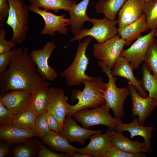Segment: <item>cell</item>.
Instances as JSON below:
<instances>
[{
	"instance_id": "obj_24",
	"label": "cell",
	"mask_w": 157,
	"mask_h": 157,
	"mask_svg": "<svg viewBox=\"0 0 157 157\" xmlns=\"http://www.w3.org/2000/svg\"><path fill=\"white\" fill-rule=\"evenodd\" d=\"M112 145L124 151L133 154L141 152L144 146L143 142L138 139L134 141L130 140L122 133L116 132L113 129H110Z\"/></svg>"
},
{
	"instance_id": "obj_11",
	"label": "cell",
	"mask_w": 157,
	"mask_h": 157,
	"mask_svg": "<svg viewBox=\"0 0 157 157\" xmlns=\"http://www.w3.org/2000/svg\"><path fill=\"white\" fill-rule=\"evenodd\" d=\"M29 9L30 11L40 15L44 20V26L40 33L41 34L53 36L55 35L56 32H58L60 34L67 33V26L69 25L70 20L69 19L65 18V14L56 15L31 5L29 7Z\"/></svg>"
},
{
	"instance_id": "obj_27",
	"label": "cell",
	"mask_w": 157,
	"mask_h": 157,
	"mask_svg": "<svg viewBox=\"0 0 157 157\" xmlns=\"http://www.w3.org/2000/svg\"><path fill=\"white\" fill-rule=\"evenodd\" d=\"M28 2L34 7L42 8L47 11L51 10L57 13L60 10L69 12L76 1L73 0H28Z\"/></svg>"
},
{
	"instance_id": "obj_18",
	"label": "cell",
	"mask_w": 157,
	"mask_h": 157,
	"mask_svg": "<svg viewBox=\"0 0 157 157\" xmlns=\"http://www.w3.org/2000/svg\"><path fill=\"white\" fill-rule=\"evenodd\" d=\"M144 3L142 0H127L119 12V27L131 24L144 14Z\"/></svg>"
},
{
	"instance_id": "obj_13",
	"label": "cell",
	"mask_w": 157,
	"mask_h": 157,
	"mask_svg": "<svg viewBox=\"0 0 157 157\" xmlns=\"http://www.w3.org/2000/svg\"><path fill=\"white\" fill-rule=\"evenodd\" d=\"M49 99L47 111L53 114L58 119L62 128L65 117L71 110L72 105L67 102L68 98L64 90L59 87L51 86L48 88Z\"/></svg>"
},
{
	"instance_id": "obj_36",
	"label": "cell",
	"mask_w": 157,
	"mask_h": 157,
	"mask_svg": "<svg viewBox=\"0 0 157 157\" xmlns=\"http://www.w3.org/2000/svg\"><path fill=\"white\" fill-rule=\"evenodd\" d=\"M6 33L4 27L0 29V54L9 51L12 48L17 46V44L11 39L7 40L5 39Z\"/></svg>"
},
{
	"instance_id": "obj_32",
	"label": "cell",
	"mask_w": 157,
	"mask_h": 157,
	"mask_svg": "<svg viewBox=\"0 0 157 157\" xmlns=\"http://www.w3.org/2000/svg\"><path fill=\"white\" fill-rule=\"evenodd\" d=\"M34 132L37 136L41 138L54 132L51 131L49 129L45 114L37 117L35 123Z\"/></svg>"
},
{
	"instance_id": "obj_35",
	"label": "cell",
	"mask_w": 157,
	"mask_h": 157,
	"mask_svg": "<svg viewBox=\"0 0 157 157\" xmlns=\"http://www.w3.org/2000/svg\"><path fill=\"white\" fill-rule=\"evenodd\" d=\"M143 152L133 154L119 149L112 145L106 155V157H146Z\"/></svg>"
},
{
	"instance_id": "obj_37",
	"label": "cell",
	"mask_w": 157,
	"mask_h": 157,
	"mask_svg": "<svg viewBox=\"0 0 157 157\" xmlns=\"http://www.w3.org/2000/svg\"><path fill=\"white\" fill-rule=\"evenodd\" d=\"M38 152L39 157H70V155L67 154H59L56 153L52 150L47 148L42 143L38 142Z\"/></svg>"
},
{
	"instance_id": "obj_40",
	"label": "cell",
	"mask_w": 157,
	"mask_h": 157,
	"mask_svg": "<svg viewBox=\"0 0 157 157\" xmlns=\"http://www.w3.org/2000/svg\"><path fill=\"white\" fill-rule=\"evenodd\" d=\"M10 6L8 0H0V23H3L8 17Z\"/></svg>"
},
{
	"instance_id": "obj_30",
	"label": "cell",
	"mask_w": 157,
	"mask_h": 157,
	"mask_svg": "<svg viewBox=\"0 0 157 157\" xmlns=\"http://www.w3.org/2000/svg\"><path fill=\"white\" fill-rule=\"evenodd\" d=\"M144 62L148 69L157 77V38H155L149 45Z\"/></svg>"
},
{
	"instance_id": "obj_21",
	"label": "cell",
	"mask_w": 157,
	"mask_h": 157,
	"mask_svg": "<svg viewBox=\"0 0 157 157\" xmlns=\"http://www.w3.org/2000/svg\"><path fill=\"white\" fill-rule=\"evenodd\" d=\"M90 0H83L79 3H74L69 13L70 15L69 25L72 33L75 34L83 28L84 24L90 20L86 14L87 7Z\"/></svg>"
},
{
	"instance_id": "obj_16",
	"label": "cell",
	"mask_w": 157,
	"mask_h": 157,
	"mask_svg": "<svg viewBox=\"0 0 157 157\" xmlns=\"http://www.w3.org/2000/svg\"><path fill=\"white\" fill-rule=\"evenodd\" d=\"M32 92L26 90L10 91L0 97V101L14 115L29 108Z\"/></svg>"
},
{
	"instance_id": "obj_41",
	"label": "cell",
	"mask_w": 157,
	"mask_h": 157,
	"mask_svg": "<svg viewBox=\"0 0 157 157\" xmlns=\"http://www.w3.org/2000/svg\"><path fill=\"white\" fill-rule=\"evenodd\" d=\"M9 145L8 143H3L0 145V157L6 156L9 151Z\"/></svg>"
},
{
	"instance_id": "obj_19",
	"label": "cell",
	"mask_w": 157,
	"mask_h": 157,
	"mask_svg": "<svg viewBox=\"0 0 157 157\" xmlns=\"http://www.w3.org/2000/svg\"><path fill=\"white\" fill-rule=\"evenodd\" d=\"M113 69L111 74L113 76L125 78L137 88L140 95L144 97L148 96L141 86L140 80L134 76L132 67L126 58L120 56L117 60Z\"/></svg>"
},
{
	"instance_id": "obj_42",
	"label": "cell",
	"mask_w": 157,
	"mask_h": 157,
	"mask_svg": "<svg viewBox=\"0 0 157 157\" xmlns=\"http://www.w3.org/2000/svg\"><path fill=\"white\" fill-rule=\"evenodd\" d=\"M70 157H92V156L88 154L75 153L70 155Z\"/></svg>"
},
{
	"instance_id": "obj_14",
	"label": "cell",
	"mask_w": 157,
	"mask_h": 157,
	"mask_svg": "<svg viewBox=\"0 0 157 157\" xmlns=\"http://www.w3.org/2000/svg\"><path fill=\"white\" fill-rule=\"evenodd\" d=\"M154 129L153 126H144L141 125L135 117H133L130 123L125 124L120 121L114 129L116 132L122 133L128 131L130 134V138H133L136 136L142 137L144 139V146L142 148L141 152L150 154L152 153L151 143L152 133Z\"/></svg>"
},
{
	"instance_id": "obj_17",
	"label": "cell",
	"mask_w": 157,
	"mask_h": 157,
	"mask_svg": "<svg viewBox=\"0 0 157 157\" xmlns=\"http://www.w3.org/2000/svg\"><path fill=\"white\" fill-rule=\"evenodd\" d=\"M100 130H92L78 125L71 116H66L63 124L60 133L70 143L77 142L84 145L89 137Z\"/></svg>"
},
{
	"instance_id": "obj_38",
	"label": "cell",
	"mask_w": 157,
	"mask_h": 157,
	"mask_svg": "<svg viewBox=\"0 0 157 157\" xmlns=\"http://www.w3.org/2000/svg\"><path fill=\"white\" fill-rule=\"evenodd\" d=\"M47 122L50 129L53 131L61 133L62 128L58 119L51 113L47 111L45 114Z\"/></svg>"
},
{
	"instance_id": "obj_22",
	"label": "cell",
	"mask_w": 157,
	"mask_h": 157,
	"mask_svg": "<svg viewBox=\"0 0 157 157\" xmlns=\"http://www.w3.org/2000/svg\"><path fill=\"white\" fill-rule=\"evenodd\" d=\"M34 136H37L34 131L13 125L0 127V139L10 143H22Z\"/></svg>"
},
{
	"instance_id": "obj_2",
	"label": "cell",
	"mask_w": 157,
	"mask_h": 157,
	"mask_svg": "<svg viewBox=\"0 0 157 157\" xmlns=\"http://www.w3.org/2000/svg\"><path fill=\"white\" fill-rule=\"evenodd\" d=\"M83 84L85 87L82 91L77 89L72 91V100L77 99L78 102L72 105L71 111L67 116H72L83 109L98 107L105 103L104 94L106 83L101 76H92L90 80H84Z\"/></svg>"
},
{
	"instance_id": "obj_34",
	"label": "cell",
	"mask_w": 157,
	"mask_h": 157,
	"mask_svg": "<svg viewBox=\"0 0 157 157\" xmlns=\"http://www.w3.org/2000/svg\"><path fill=\"white\" fill-rule=\"evenodd\" d=\"M14 115L0 101V127L13 125Z\"/></svg>"
},
{
	"instance_id": "obj_29",
	"label": "cell",
	"mask_w": 157,
	"mask_h": 157,
	"mask_svg": "<svg viewBox=\"0 0 157 157\" xmlns=\"http://www.w3.org/2000/svg\"><path fill=\"white\" fill-rule=\"evenodd\" d=\"M143 76L140 80L141 86L149 93L148 97L157 101V77L149 71L144 63L142 66Z\"/></svg>"
},
{
	"instance_id": "obj_39",
	"label": "cell",
	"mask_w": 157,
	"mask_h": 157,
	"mask_svg": "<svg viewBox=\"0 0 157 157\" xmlns=\"http://www.w3.org/2000/svg\"><path fill=\"white\" fill-rule=\"evenodd\" d=\"M15 49L0 54V74L4 72L10 64Z\"/></svg>"
},
{
	"instance_id": "obj_3",
	"label": "cell",
	"mask_w": 157,
	"mask_h": 157,
	"mask_svg": "<svg viewBox=\"0 0 157 157\" xmlns=\"http://www.w3.org/2000/svg\"><path fill=\"white\" fill-rule=\"evenodd\" d=\"M92 39V37L88 36L82 42H79L73 62L61 73V76L65 79L67 86L79 85L83 84L84 80L91 79L92 76H89L85 74L89 64V58L86 55V51Z\"/></svg>"
},
{
	"instance_id": "obj_4",
	"label": "cell",
	"mask_w": 157,
	"mask_h": 157,
	"mask_svg": "<svg viewBox=\"0 0 157 157\" xmlns=\"http://www.w3.org/2000/svg\"><path fill=\"white\" fill-rule=\"evenodd\" d=\"M98 66L102 72L106 73L108 79L106 83V89L104 92L105 103L111 109L116 119L121 120L124 117V103L130 94L128 87H117L115 84L117 78L113 76L111 69L101 61L99 60Z\"/></svg>"
},
{
	"instance_id": "obj_31",
	"label": "cell",
	"mask_w": 157,
	"mask_h": 157,
	"mask_svg": "<svg viewBox=\"0 0 157 157\" xmlns=\"http://www.w3.org/2000/svg\"><path fill=\"white\" fill-rule=\"evenodd\" d=\"M144 12L149 29H157V0L144 3Z\"/></svg>"
},
{
	"instance_id": "obj_26",
	"label": "cell",
	"mask_w": 157,
	"mask_h": 157,
	"mask_svg": "<svg viewBox=\"0 0 157 157\" xmlns=\"http://www.w3.org/2000/svg\"><path fill=\"white\" fill-rule=\"evenodd\" d=\"M127 0H99L95 6V10L108 19L115 20L117 14Z\"/></svg>"
},
{
	"instance_id": "obj_12",
	"label": "cell",
	"mask_w": 157,
	"mask_h": 157,
	"mask_svg": "<svg viewBox=\"0 0 157 157\" xmlns=\"http://www.w3.org/2000/svg\"><path fill=\"white\" fill-rule=\"evenodd\" d=\"M129 89L132 101V114L137 116L140 124L143 125L146 119L154 108L157 107V101L148 96L144 97L140 95L137 88L129 82Z\"/></svg>"
},
{
	"instance_id": "obj_6",
	"label": "cell",
	"mask_w": 157,
	"mask_h": 157,
	"mask_svg": "<svg viewBox=\"0 0 157 157\" xmlns=\"http://www.w3.org/2000/svg\"><path fill=\"white\" fill-rule=\"evenodd\" d=\"M110 109L105 103L92 110L86 108L81 110L72 116L76 122H80L83 127L86 129L96 125H102L114 129L121 120L111 117L109 113Z\"/></svg>"
},
{
	"instance_id": "obj_23",
	"label": "cell",
	"mask_w": 157,
	"mask_h": 157,
	"mask_svg": "<svg viewBox=\"0 0 157 157\" xmlns=\"http://www.w3.org/2000/svg\"><path fill=\"white\" fill-rule=\"evenodd\" d=\"M43 142L52 150L61 151L70 155L77 153V148L72 146L68 140L60 133L54 132L41 138Z\"/></svg>"
},
{
	"instance_id": "obj_8",
	"label": "cell",
	"mask_w": 157,
	"mask_h": 157,
	"mask_svg": "<svg viewBox=\"0 0 157 157\" xmlns=\"http://www.w3.org/2000/svg\"><path fill=\"white\" fill-rule=\"evenodd\" d=\"M126 43V41L118 35H116L103 43H97L94 44L93 56L108 67L112 69L117 60L124 50Z\"/></svg>"
},
{
	"instance_id": "obj_9",
	"label": "cell",
	"mask_w": 157,
	"mask_h": 157,
	"mask_svg": "<svg viewBox=\"0 0 157 157\" xmlns=\"http://www.w3.org/2000/svg\"><path fill=\"white\" fill-rule=\"evenodd\" d=\"M54 42H48L40 50H33L30 53L31 57L37 67V71L44 79L49 81L55 80L58 74L50 66L48 59L53 50L57 47Z\"/></svg>"
},
{
	"instance_id": "obj_44",
	"label": "cell",
	"mask_w": 157,
	"mask_h": 157,
	"mask_svg": "<svg viewBox=\"0 0 157 157\" xmlns=\"http://www.w3.org/2000/svg\"><path fill=\"white\" fill-rule=\"evenodd\" d=\"M154 37H156L157 36V29H156L154 35Z\"/></svg>"
},
{
	"instance_id": "obj_33",
	"label": "cell",
	"mask_w": 157,
	"mask_h": 157,
	"mask_svg": "<svg viewBox=\"0 0 157 157\" xmlns=\"http://www.w3.org/2000/svg\"><path fill=\"white\" fill-rule=\"evenodd\" d=\"M36 150L31 144H25L19 145L16 147L13 151L15 157H31L34 156Z\"/></svg>"
},
{
	"instance_id": "obj_43",
	"label": "cell",
	"mask_w": 157,
	"mask_h": 157,
	"mask_svg": "<svg viewBox=\"0 0 157 157\" xmlns=\"http://www.w3.org/2000/svg\"><path fill=\"white\" fill-rule=\"evenodd\" d=\"M144 3H147L151 1L157 0H142Z\"/></svg>"
},
{
	"instance_id": "obj_28",
	"label": "cell",
	"mask_w": 157,
	"mask_h": 157,
	"mask_svg": "<svg viewBox=\"0 0 157 157\" xmlns=\"http://www.w3.org/2000/svg\"><path fill=\"white\" fill-rule=\"evenodd\" d=\"M37 117L35 114L28 108L14 115L13 125L34 131Z\"/></svg>"
},
{
	"instance_id": "obj_20",
	"label": "cell",
	"mask_w": 157,
	"mask_h": 157,
	"mask_svg": "<svg viewBox=\"0 0 157 157\" xmlns=\"http://www.w3.org/2000/svg\"><path fill=\"white\" fill-rule=\"evenodd\" d=\"M149 29L144 14L131 24L122 27H119L118 34L126 42L125 45L129 46L133 42L141 36V34Z\"/></svg>"
},
{
	"instance_id": "obj_5",
	"label": "cell",
	"mask_w": 157,
	"mask_h": 157,
	"mask_svg": "<svg viewBox=\"0 0 157 157\" xmlns=\"http://www.w3.org/2000/svg\"><path fill=\"white\" fill-rule=\"evenodd\" d=\"M10 6L6 24L13 30L12 40L17 44L25 40L28 30L29 7L24 0H8Z\"/></svg>"
},
{
	"instance_id": "obj_1",
	"label": "cell",
	"mask_w": 157,
	"mask_h": 157,
	"mask_svg": "<svg viewBox=\"0 0 157 157\" xmlns=\"http://www.w3.org/2000/svg\"><path fill=\"white\" fill-rule=\"evenodd\" d=\"M8 69L0 75V91L3 95L12 90L33 91L48 88L50 83L38 73L26 48H16Z\"/></svg>"
},
{
	"instance_id": "obj_25",
	"label": "cell",
	"mask_w": 157,
	"mask_h": 157,
	"mask_svg": "<svg viewBox=\"0 0 157 157\" xmlns=\"http://www.w3.org/2000/svg\"><path fill=\"white\" fill-rule=\"evenodd\" d=\"M48 88L32 92V100L29 109L37 117L47 111L49 103Z\"/></svg>"
},
{
	"instance_id": "obj_10",
	"label": "cell",
	"mask_w": 157,
	"mask_h": 157,
	"mask_svg": "<svg viewBox=\"0 0 157 157\" xmlns=\"http://www.w3.org/2000/svg\"><path fill=\"white\" fill-rule=\"evenodd\" d=\"M156 30H151L147 34L140 36L129 48L121 52L120 56L127 59L133 70L144 62L148 47L155 38L154 35Z\"/></svg>"
},
{
	"instance_id": "obj_15",
	"label": "cell",
	"mask_w": 157,
	"mask_h": 157,
	"mask_svg": "<svg viewBox=\"0 0 157 157\" xmlns=\"http://www.w3.org/2000/svg\"><path fill=\"white\" fill-rule=\"evenodd\" d=\"M101 131L90 135V142L85 147L77 149V152L88 154L94 157H106V155L112 146L110 129L104 134Z\"/></svg>"
},
{
	"instance_id": "obj_7",
	"label": "cell",
	"mask_w": 157,
	"mask_h": 157,
	"mask_svg": "<svg viewBox=\"0 0 157 157\" xmlns=\"http://www.w3.org/2000/svg\"><path fill=\"white\" fill-rule=\"evenodd\" d=\"M93 24L90 29L82 28L74 34L71 39L70 42L78 41L80 42L83 38L90 36L94 38L97 43H101L111 38L118 33L116 25L118 20H111L105 17L102 19H91L89 22Z\"/></svg>"
}]
</instances>
